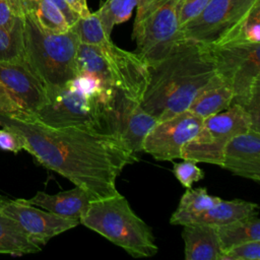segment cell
Segmentation results:
<instances>
[{
  "instance_id": "cell-1",
  "label": "cell",
  "mask_w": 260,
  "mask_h": 260,
  "mask_svg": "<svg viewBox=\"0 0 260 260\" xmlns=\"http://www.w3.org/2000/svg\"><path fill=\"white\" fill-rule=\"evenodd\" d=\"M0 126L17 133L23 149L40 165L84 190L91 201L118 194L117 178L138 160L117 134L84 127L54 128L34 115L1 112Z\"/></svg>"
},
{
  "instance_id": "cell-2",
  "label": "cell",
  "mask_w": 260,
  "mask_h": 260,
  "mask_svg": "<svg viewBox=\"0 0 260 260\" xmlns=\"http://www.w3.org/2000/svg\"><path fill=\"white\" fill-rule=\"evenodd\" d=\"M215 75L209 46L182 38L164 58L149 65L140 105L157 121L169 119L187 111Z\"/></svg>"
},
{
  "instance_id": "cell-3",
  "label": "cell",
  "mask_w": 260,
  "mask_h": 260,
  "mask_svg": "<svg viewBox=\"0 0 260 260\" xmlns=\"http://www.w3.org/2000/svg\"><path fill=\"white\" fill-rule=\"evenodd\" d=\"M46 102L34 115L54 127H84L116 134L117 90L90 74H77L46 91Z\"/></svg>"
},
{
  "instance_id": "cell-4",
  "label": "cell",
  "mask_w": 260,
  "mask_h": 260,
  "mask_svg": "<svg viewBox=\"0 0 260 260\" xmlns=\"http://www.w3.org/2000/svg\"><path fill=\"white\" fill-rule=\"evenodd\" d=\"M79 223L121 247L135 258L154 256L158 248L151 228L120 193L92 200Z\"/></svg>"
},
{
  "instance_id": "cell-5",
  "label": "cell",
  "mask_w": 260,
  "mask_h": 260,
  "mask_svg": "<svg viewBox=\"0 0 260 260\" xmlns=\"http://www.w3.org/2000/svg\"><path fill=\"white\" fill-rule=\"evenodd\" d=\"M77 35L69 28L55 34L44 30L23 12L24 61L46 91L65 84L77 75Z\"/></svg>"
},
{
  "instance_id": "cell-6",
  "label": "cell",
  "mask_w": 260,
  "mask_h": 260,
  "mask_svg": "<svg viewBox=\"0 0 260 260\" xmlns=\"http://www.w3.org/2000/svg\"><path fill=\"white\" fill-rule=\"evenodd\" d=\"M179 0H140L133 24L135 53L148 66L164 58L182 39L178 21Z\"/></svg>"
},
{
  "instance_id": "cell-7",
  "label": "cell",
  "mask_w": 260,
  "mask_h": 260,
  "mask_svg": "<svg viewBox=\"0 0 260 260\" xmlns=\"http://www.w3.org/2000/svg\"><path fill=\"white\" fill-rule=\"evenodd\" d=\"M215 72L231 86L241 107L260 90V43L226 42L209 46Z\"/></svg>"
},
{
  "instance_id": "cell-8",
  "label": "cell",
  "mask_w": 260,
  "mask_h": 260,
  "mask_svg": "<svg viewBox=\"0 0 260 260\" xmlns=\"http://www.w3.org/2000/svg\"><path fill=\"white\" fill-rule=\"evenodd\" d=\"M251 129L252 122L245 109L232 104L228 109L203 119L198 133L183 146L181 158L221 167L226 143L234 136Z\"/></svg>"
},
{
  "instance_id": "cell-9",
  "label": "cell",
  "mask_w": 260,
  "mask_h": 260,
  "mask_svg": "<svg viewBox=\"0 0 260 260\" xmlns=\"http://www.w3.org/2000/svg\"><path fill=\"white\" fill-rule=\"evenodd\" d=\"M260 0H209L203 11L180 28V36L207 46L229 40Z\"/></svg>"
},
{
  "instance_id": "cell-10",
  "label": "cell",
  "mask_w": 260,
  "mask_h": 260,
  "mask_svg": "<svg viewBox=\"0 0 260 260\" xmlns=\"http://www.w3.org/2000/svg\"><path fill=\"white\" fill-rule=\"evenodd\" d=\"M99 47L102 57L94 76L126 98L140 103L148 83L147 62L135 52L123 50L112 41Z\"/></svg>"
},
{
  "instance_id": "cell-11",
  "label": "cell",
  "mask_w": 260,
  "mask_h": 260,
  "mask_svg": "<svg viewBox=\"0 0 260 260\" xmlns=\"http://www.w3.org/2000/svg\"><path fill=\"white\" fill-rule=\"evenodd\" d=\"M203 119L190 111L157 121L144 138L142 151L157 160L181 158V150L200 130Z\"/></svg>"
},
{
  "instance_id": "cell-12",
  "label": "cell",
  "mask_w": 260,
  "mask_h": 260,
  "mask_svg": "<svg viewBox=\"0 0 260 260\" xmlns=\"http://www.w3.org/2000/svg\"><path fill=\"white\" fill-rule=\"evenodd\" d=\"M0 212L14 219L38 245L75 228L79 221L56 215L28 203L25 199H10L0 195Z\"/></svg>"
},
{
  "instance_id": "cell-13",
  "label": "cell",
  "mask_w": 260,
  "mask_h": 260,
  "mask_svg": "<svg viewBox=\"0 0 260 260\" xmlns=\"http://www.w3.org/2000/svg\"><path fill=\"white\" fill-rule=\"evenodd\" d=\"M0 83L29 115L46 102V89L24 60L0 62Z\"/></svg>"
},
{
  "instance_id": "cell-14",
  "label": "cell",
  "mask_w": 260,
  "mask_h": 260,
  "mask_svg": "<svg viewBox=\"0 0 260 260\" xmlns=\"http://www.w3.org/2000/svg\"><path fill=\"white\" fill-rule=\"evenodd\" d=\"M157 123L139 102L126 98L117 90L116 134L133 153L142 151L144 138Z\"/></svg>"
},
{
  "instance_id": "cell-15",
  "label": "cell",
  "mask_w": 260,
  "mask_h": 260,
  "mask_svg": "<svg viewBox=\"0 0 260 260\" xmlns=\"http://www.w3.org/2000/svg\"><path fill=\"white\" fill-rule=\"evenodd\" d=\"M221 168L232 174L260 182V131L253 129L234 136L223 150Z\"/></svg>"
},
{
  "instance_id": "cell-16",
  "label": "cell",
  "mask_w": 260,
  "mask_h": 260,
  "mask_svg": "<svg viewBox=\"0 0 260 260\" xmlns=\"http://www.w3.org/2000/svg\"><path fill=\"white\" fill-rule=\"evenodd\" d=\"M25 200L56 215L78 221L91 201L86 192L77 186L56 194L38 191L31 198Z\"/></svg>"
},
{
  "instance_id": "cell-17",
  "label": "cell",
  "mask_w": 260,
  "mask_h": 260,
  "mask_svg": "<svg viewBox=\"0 0 260 260\" xmlns=\"http://www.w3.org/2000/svg\"><path fill=\"white\" fill-rule=\"evenodd\" d=\"M186 260H220L222 250L216 226L202 223L183 225Z\"/></svg>"
},
{
  "instance_id": "cell-18",
  "label": "cell",
  "mask_w": 260,
  "mask_h": 260,
  "mask_svg": "<svg viewBox=\"0 0 260 260\" xmlns=\"http://www.w3.org/2000/svg\"><path fill=\"white\" fill-rule=\"evenodd\" d=\"M233 89L216 74L197 94L188 111L205 119L228 109L233 104Z\"/></svg>"
},
{
  "instance_id": "cell-19",
  "label": "cell",
  "mask_w": 260,
  "mask_h": 260,
  "mask_svg": "<svg viewBox=\"0 0 260 260\" xmlns=\"http://www.w3.org/2000/svg\"><path fill=\"white\" fill-rule=\"evenodd\" d=\"M257 210L258 205L253 202L241 199H220L212 207L194 218L191 223H202L219 226L257 213Z\"/></svg>"
},
{
  "instance_id": "cell-20",
  "label": "cell",
  "mask_w": 260,
  "mask_h": 260,
  "mask_svg": "<svg viewBox=\"0 0 260 260\" xmlns=\"http://www.w3.org/2000/svg\"><path fill=\"white\" fill-rule=\"evenodd\" d=\"M221 198L209 195L205 188L192 187L187 189L181 197L176 211L170 218V223L185 225L191 223L194 218L212 207Z\"/></svg>"
},
{
  "instance_id": "cell-21",
  "label": "cell",
  "mask_w": 260,
  "mask_h": 260,
  "mask_svg": "<svg viewBox=\"0 0 260 260\" xmlns=\"http://www.w3.org/2000/svg\"><path fill=\"white\" fill-rule=\"evenodd\" d=\"M23 12L44 30L61 34L70 28L60 8L51 0H20Z\"/></svg>"
},
{
  "instance_id": "cell-22",
  "label": "cell",
  "mask_w": 260,
  "mask_h": 260,
  "mask_svg": "<svg viewBox=\"0 0 260 260\" xmlns=\"http://www.w3.org/2000/svg\"><path fill=\"white\" fill-rule=\"evenodd\" d=\"M40 250L41 246L36 244L14 219L0 212V253L23 255Z\"/></svg>"
},
{
  "instance_id": "cell-23",
  "label": "cell",
  "mask_w": 260,
  "mask_h": 260,
  "mask_svg": "<svg viewBox=\"0 0 260 260\" xmlns=\"http://www.w3.org/2000/svg\"><path fill=\"white\" fill-rule=\"evenodd\" d=\"M216 229L222 252L242 243L260 241V218L258 212L228 224L216 226Z\"/></svg>"
},
{
  "instance_id": "cell-24",
  "label": "cell",
  "mask_w": 260,
  "mask_h": 260,
  "mask_svg": "<svg viewBox=\"0 0 260 260\" xmlns=\"http://www.w3.org/2000/svg\"><path fill=\"white\" fill-rule=\"evenodd\" d=\"M140 0H106L96 11L104 30L111 37L115 25L123 23L129 19L135 6Z\"/></svg>"
},
{
  "instance_id": "cell-25",
  "label": "cell",
  "mask_w": 260,
  "mask_h": 260,
  "mask_svg": "<svg viewBox=\"0 0 260 260\" xmlns=\"http://www.w3.org/2000/svg\"><path fill=\"white\" fill-rule=\"evenodd\" d=\"M24 60L23 16L9 29L0 27V62Z\"/></svg>"
},
{
  "instance_id": "cell-26",
  "label": "cell",
  "mask_w": 260,
  "mask_h": 260,
  "mask_svg": "<svg viewBox=\"0 0 260 260\" xmlns=\"http://www.w3.org/2000/svg\"><path fill=\"white\" fill-rule=\"evenodd\" d=\"M70 28L77 35L79 42L83 44L103 46L111 41V38L104 30L96 12H90L85 17H79Z\"/></svg>"
},
{
  "instance_id": "cell-27",
  "label": "cell",
  "mask_w": 260,
  "mask_h": 260,
  "mask_svg": "<svg viewBox=\"0 0 260 260\" xmlns=\"http://www.w3.org/2000/svg\"><path fill=\"white\" fill-rule=\"evenodd\" d=\"M233 41L260 43V1L253 6L249 14L239 25L238 29L224 43Z\"/></svg>"
},
{
  "instance_id": "cell-28",
  "label": "cell",
  "mask_w": 260,
  "mask_h": 260,
  "mask_svg": "<svg viewBox=\"0 0 260 260\" xmlns=\"http://www.w3.org/2000/svg\"><path fill=\"white\" fill-rule=\"evenodd\" d=\"M173 174L186 189L191 188L193 183L204 178V172L197 167L196 162L187 159L182 162H174Z\"/></svg>"
},
{
  "instance_id": "cell-29",
  "label": "cell",
  "mask_w": 260,
  "mask_h": 260,
  "mask_svg": "<svg viewBox=\"0 0 260 260\" xmlns=\"http://www.w3.org/2000/svg\"><path fill=\"white\" fill-rule=\"evenodd\" d=\"M220 260H260V241H249L222 252Z\"/></svg>"
},
{
  "instance_id": "cell-30",
  "label": "cell",
  "mask_w": 260,
  "mask_h": 260,
  "mask_svg": "<svg viewBox=\"0 0 260 260\" xmlns=\"http://www.w3.org/2000/svg\"><path fill=\"white\" fill-rule=\"evenodd\" d=\"M23 16L20 0H0V27L11 29L15 22Z\"/></svg>"
},
{
  "instance_id": "cell-31",
  "label": "cell",
  "mask_w": 260,
  "mask_h": 260,
  "mask_svg": "<svg viewBox=\"0 0 260 260\" xmlns=\"http://www.w3.org/2000/svg\"><path fill=\"white\" fill-rule=\"evenodd\" d=\"M209 0H179L178 21L181 28L190 20L198 16L208 4Z\"/></svg>"
},
{
  "instance_id": "cell-32",
  "label": "cell",
  "mask_w": 260,
  "mask_h": 260,
  "mask_svg": "<svg viewBox=\"0 0 260 260\" xmlns=\"http://www.w3.org/2000/svg\"><path fill=\"white\" fill-rule=\"evenodd\" d=\"M0 149L18 153L23 149V142L17 133L2 127V129H0Z\"/></svg>"
},
{
  "instance_id": "cell-33",
  "label": "cell",
  "mask_w": 260,
  "mask_h": 260,
  "mask_svg": "<svg viewBox=\"0 0 260 260\" xmlns=\"http://www.w3.org/2000/svg\"><path fill=\"white\" fill-rule=\"evenodd\" d=\"M0 112L12 116L29 115L24 112L21 107L13 100L5 87L0 83Z\"/></svg>"
},
{
  "instance_id": "cell-34",
  "label": "cell",
  "mask_w": 260,
  "mask_h": 260,
  "mask_svg": "<svg viewBox=\"0 0 260 260\" xmlns=\"http://www.w3.org/2000/svg\"><path fill=\"white\" fill-rule=\"evenodd\" d=\"M69 8L74 11L79 17H85L90 14L86 0H65Z\"/></svg>"
},
{
  "instance_id": "cell-35",
  "label": "cell",
  "mask_w": 260,
  "mask_h": 260,
  "mask_svg": "<svg viewBox=\"0 0 260 260\" xmlns=\"http://www.w3.org/2000/svg\"><path fill=\"white\" fill-rule=\"evenodd\" d=\"M51 1H53V2L60 8V10H61L62 13L64 14V16H65V18H66L68 24H69L70 27H71V26L75 23V21L79 18V16H78L74 11H72V10L69 8V6L67 5V3H66L65 0H51Z\"/></svg>"
}]
</instances>
